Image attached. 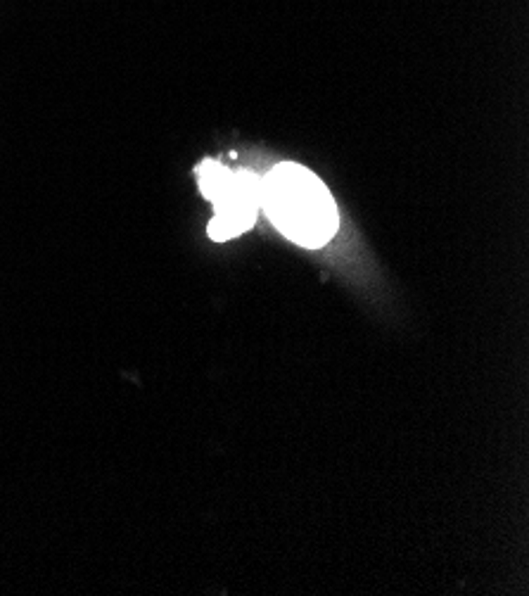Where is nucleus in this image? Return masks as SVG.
Returning a JSON list of instances; mask_svg holds the SVG:
<instances>
[{"label":"nucleus","mask_w":529,"mask_h":596,"mask_svg":"<svg viewBox=\"0 0 529 596\" xmlns=\"http://www.w3.org/2000/svg\"><path fill=\"white\" fill-rule=\"evenodd\" d=\"M271 224L309 250L323 247L337 231V207L320 179L299 164H278L261 183Z\"/></svg>","instance_id":"nucleus-1"},{"label":"nucleus","mask_w":529,"mask_h":596,"mask_svg":"<svg viewBox=\"0 0 529 596\" xmlns=\"http://www.w3.org/2000/svg\"><path fill=\"white\" fill-rule=\"evenodd\" d=\"M197 179L204 198L216 207V216L209 224V236L214 240H231L254 224L261 200V181L257 176L250 171L231 174L219 162L207 159L197 169Z\"/></svg>","instance_id":"nucleus-2"}]
</instances>
